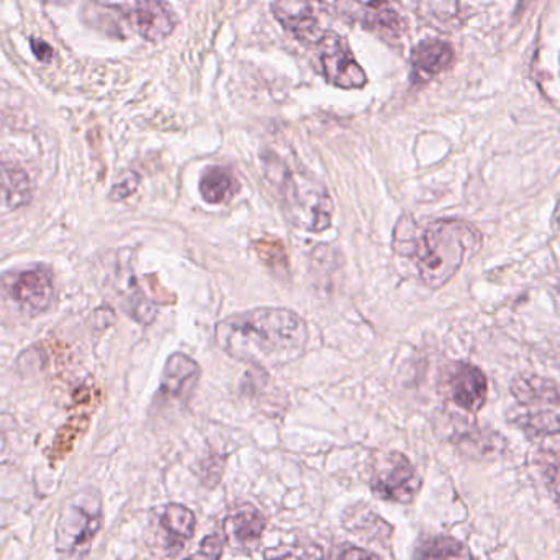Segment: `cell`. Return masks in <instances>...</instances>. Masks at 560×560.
Listing matches in <instances>:
<instances>
[{
    "label": "cell",
    "instance_id": "cell-13",
    "mask_svg": "<svg viewBox=\"0 0 560 560\" xmlns=\"http://www.w3.org/2000/svg\"><path fill=\"white\" fill-rule=\"evenodd\" d=\"M454 48L444 39L431 38L418 43L411 51L413 84H424L453 66Z\"/></svg>",
    "mask_w": 560,
    "mask_h": 560
},
{
    "label": "cell",
    "instance_id": "cell-22",
    "mask_svg": "<svg viewBox=\"0 0 560 560\" xmlns=\"http://www.w3.org/2000/svg\"><path fill=\"white\" fill-rule=\"evenodd\" d=\"M138 186H140V176L135 173L127 174V176L121 179V183L115 184L110 192V199L114 200V202H120V200L130 197L131 194L138 189Z\"/></svg>",
    "mask_w": 560,
    "mask_h": 560
},
{
    "label": "cell",
    "instance_id": "cell-14",
    "mask_svg": "<svg viewBox=\"0 0 560 560\" xmlns=\"http://www.w3.org/2000/svg\"><path fill=\"white\" fill-rule=\"evenodd\" d=\"M268 522L253 505H243L226 518L225 532L232 546L238 549H255L261 541Z\"/></svg>",
    "mask_w": 560,
    "mask_h": 560
},
{
    "label": "cell",
    "instance_id": "cell-10",
    "mask_svg": "<svg viewBox=\"0 0 560 560\" xmlns=\"http://www.w3.org/2000/svg\"><path fill=\"white\" fill-rule=\"evenodd\" d=\"M325 51L322 55L323 74L329 84L339 89H362L368 84V74L362 66L355 61L349 43L336 32H329L325 42Z\"/></svg>",
    "mask_w": 560,
    "mask_h": 560
},
{
    "label": "cell",
    "instance_id": "cell-11",
    "mask_svg": "<svg viewBox=\"0 0 560 560\" xmlns=\"http://www.w3.org/2000/svg\"><path fill=\"white\" fill-rule=\"evenodd\" d=\"M450 388L451 398L463 410L476 413L486 405L489 385L486 375L476 365L457 362L451 372Z\"/></svg>",
    "mask_w": 560,
    "mask_h": 560
},
{
    "label": "cell",
    "instance_id": "cell-26",
    "mask_svg": "<svg viewBox=\"0 0 560 560\" xmlns=\"http://www.w3.org/2000/svg\"><path fill=\"white\" fill-rule=\"evenodd\" d=\"M336 560H381L377 556L372 555V552L365 551V549L358 548H349L346 551H342L339 555V558Z\"/></svg>",
    "mask_w": 560,
    "mask_h": 560
},
{
    "label": "cell",
    "instance_id": "cell-18",
    "mask_svg": "<svg viewBox=\"0 0 560 560\" xmlns=\"http://www.w3.org/2000/svg\"><path fill=\"white\" fill-rule=\"evenodd\" d=\"M200 194L207 203L220 206L230 202L240 192V183L226 167L212 166L206 170L200 179Z\"/></svg>",
    "mask_w": 560,
    "mask_h": 560
},
{
    "label": "cell",
    "instance_id": "cell-4",
    "mask_svg": "<svg viewBox=\"0 0 560 560\" xmlns=\"http://www.w3.org/2000/svg\"><path fill=\"white\" fill-rule=\"evenodd\" d=\"M102 528V503L94 490H81L69 497L56 525V551L66 559L88 555Z\"/></svg>",
    "mask_w": 560,
    "mask_h": 560
},
{
    "label": "cell",
    "instance_id": "cell-16",
    "mask_svg": "<svg viewBox=\"0 0 560 560\" xmlns=\"http://www.w3.org/2000/svg\"><path fill=\"white\" fill-rule=\"evenodd\" d=\"M0 192L10 209H20L32 200V179L22 164L0 158Z\"/></svg>",
    "mask_w": 560,
    "mask_h": 560
},
{
    "label": "cell",
    "instance_id": "cell-25",
    "mask_svg": "<svg viewBox=\"0 0 560 560\" xmlns=\"http://www.w3.org/2000/svg\"><path fill=\"white\" fill-rule=\"evenodd\" d=\"M30 46H32L33 55L36 56L38 61L45 62V65L51 62L52 56H55V49L51 48V45L43 42L42 38H32Z\"/></svg>",
    "mask_w": 560,
    "mask_h": 560
},
{
    "label": "cell",
    "instance_id": "cell-5",
    "mask_svg": "<svg viewBox=\"0 0 560 560\" xmlns=\"http://www.w3.org/2000/svg\"><path fill=\"white\" fill-rule=\"evenodd\" d=\"M512 394L522 407L515 423L536 434L560 431V385L551 378L528 375L513 381Z\"/></svg>",
    "mask_w": 560,
    "mask_h": 560
},
{
    "label": "cell",
    "instance_id": "cell-1",
    "mask_svg": "<svg viewBox=\"0 0 560 560\" xmlns=\"http://www.w3.org/2000/svg\"><path fill=\"white\" fill-rule=\"evenodd\" d=\"M220 348L256 368L269 369L296 361L305 352L308 326L287 308L249 310L222 319L215 328Z\"/></svg>",
    "mask_w": 560,
    "mask_h": 560
},
{
    "label": "cell",
    "instance_id": "cell-9",
    "mask_svg": "<svg viewBox=\"0 0 560 560\" xmlns=\"http://www.w3.org/2000/svg\"><path fill=\"white\" fill-rule=\"evenodd\" d=\"M12 302L28 316H38L51 308L55 299V280L51 269L35 266L32 269L16 272L7 282Z\"/></svg>",
    "mask_w": 560,
    "mask_h": 560
},
{
    "label": "cell",
    "instance_id": "cell-7",
    "mask_svg": "<svg viewBox=\"0 0 560 560\" xmlns=\"http://www.w3.org/2000/svg\"><path fill=\"white\" fill-rule=\"evenodd\" d=\"M271 9L280 25L305 45H322L331 32V12L322 0H276Z\"/></svg>",
    "mask_w": 560,
    "mask_h": 560
},
{
    "label": "cell",
    "instance_id": "cell-15",
    "mask_svg": "<svg viewBox=\"0 0 560 560\" xmlns=\"http://www.w3.org/2000/svg\"><path fill=\"white\" fill-rule=\"evenodd\" d=\"M130 20L148 42H161L176 28V20L161 0H143Z\"/></svg>",
    "mask_w": 560,
    "mask_h": 560
},
{
    "label": "cell",
    "instance_id": "cell-21",
    "mask_svg": "<svg viewBox=\"0 0 560 560\" xmlns=\"http://www.w3.org/2000/svg\"><path fill=\"white\" fill-rule=\"evenodd\" d=\"M223 555V541L217 535L207 536L199 552L184 560H220Z\"/></svg>",
    "mask_w": 560,
    "mask_h": 560
},
{
    "label": "cell",
    "instance_id": "cell-27",
    "mask_svg": "<svg viewBox=\"0 0 560 560\" xmlns=\"http://www.w3.org/2000/svg\"><path fill=\"white\" fill-rule=\"evenodd\" d=\"M549 487H551L556 503L560 506V459L552 467L551 476H549Z\"/></svg>",
    "mask_w": 560,
    "mask_h": 560
},
{
    "label": "cell",
    "instance_id": "cell-8",
    "mask_svg": "<svg viewBox=\"0 0 560 560\" xmlns=\"http://www.w3.org/2000/svg\"><path fill=\"white\" fill-rule=\"evenodd\" d=\"M421 477L407 456L392 453L372 477L371 489L378 499L411 503L421 490Z\"/></svg>",
    "mask_w": 560,
    "mask_h": 560
},
{
    "label": "cell",
    "instance_id": "cell-2",
    "mask_svg": "<svg viewBox=\"0 0 560 560\" xmlns=\"http://www.w3.org/2000/svg\"><path fill=\"white\" fill-rule=\"evenodd\" d=\"M482 246L476 226L463 220H438L421 235L410 217H404L395 229L394 248L398 256L410 258L424 285L441 289L463 266L467 255Z\"/></svg>",
    "mask_w": 560,
    "mask_h": 560
},
{
    "label": "cell",
    "instance_id": "cell-12",
    "mask_svg": "<svg viewBox=\"0 0 560 560\" xmlns=\"http://www.w3.org/2000/svg\"><path fill=\"white\" fill-rule=\"evenodd\" d=\"M199 364L189 355L176 352L167 359L161 378V395L167 400H187L199 384Z\"/></svg>",
    "mask_w": 560,
    "mask_h": 560
},
{
    "label": "cell",
    "instance_id": "cell-23",
    "mask_svg": "<svg viewBox=\"0 0 560 560\" xmlns=\"http://www.w3.org/2000/svg\"><path fill=\"white\" fill-rule=\"evenodd\" d=\"M266 560H323L322 552L315 549H285L266 555Z\"/></svg>",
    "mask_w": 560,
    "mask_h": 560
},
{
    "label": "cell",
    "instance_id": "cell-17",
    "mask_svg": "<svg viewBox=\"0 0 560 560\" xmlns=\"http://www.w3.org/2000/svg\"><path fill=\"white\" fill-rule=\"evenodd\" d=\"M196 515L192 510L186 509L184 505L171 503L164 506L163 515H161V526L166 533L167 548L180 551L187 541L196 532Z\"/></svg>",
    "mask_w": 560,
    "mask_h": 560
},
{
    "label": "cell",
    "instance_id": "cell-24",
    "mask_svg": "<svg viewBox=\"0 0 560 560\" xmlns=\"http://www.w3.org/2000/svg\"><path fill=\"white\" fill-rule=\"evenodd\" d=\"M98 5L108 7V9L118 10V12L127 13L128 16L137 12L138 7L141 5L143 0H92Z\"/></svg>",
    "mask_w": 560,
    "mask_h": 560
},
{
    "label": "cell",
    "instance_id": "cell-20",
    "mask_svg": "<svg viewBox=\"0 0 560 560\" xmlns=\"http://www.w3.org/2000/svg\"><path fill=\"white\" fill-rule=\"evenodd\" d=\"M253 249L272 275L278 276V278L289 276V256H287L282 240L275 238V236L256 240V242H253Z\"/></svg>",
    "mask_w": 560,
    "mask_h": 560
},
{
    "label": "cell",
    "instance_id": "cell-6",
    "mask_svg": "<svg viewBox=\"0 0 560 560\" xmlns=\"http://www.w3.org/2000/svg\"><path fill=\"white\" fill-rule=\"evenodd\" d=\"M335 10L346 22L387 42L400 39L407 30L397 0H336Z\"/></svg>",
    "mask_w": 560,
    "mask_h": 560
},
{
    "label": "cell",
    "instance_id": "cell-3",
    "mask_svg": "<svg viewBox=\"0 0 560 560\" xmlns=\"http://www.w3.org/2000/svg\"><path fill=\"white\" fill-rule=\"evenodd\" d=\"M266 177L278 187L283 207L296 225L312 233H322L331 226L332 200L322 184L296 179L282 161H266Z\"/></svg>",
    "mask_w": 560,
    "mask_h": 560
},
{
    "label": "cell",
    "instance_id": "cell-19",
    "mask_svg": "<svg viewBox=\"0 0 560 560\" xmlns=\"http://www.w3.org/2000/svg\"><path fill=\"white\" fill-rule=\"evenodd\" d=\"M415 560H474V556L459 539L434 536L420 542L415 551Z\"/></svg>",
    "mask_w": 560,
    "mask_h": 560
},
{
    "label": "cell",
    "instance_id": "cell-28",
    "mask_svg": "<svg viewBox=\"0 0 560 560\" xmlns=\"http://www.w3.org/2000/svg\"><path fill=\"white\" fill-rule=\"evenodd\" d=\"M539 2H541V0H520L515 10V19H522L526 13L532 12L533 7L538 5Z\"/></svg>",
    "mask_w": 560,
    "mask_h": 560
}]
</instances>
